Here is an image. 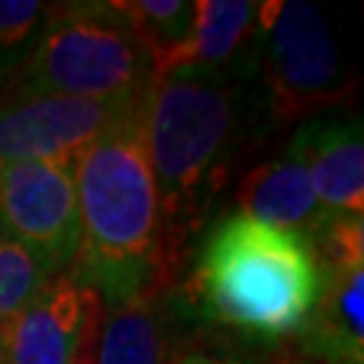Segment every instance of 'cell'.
I'll return each mask as SVG.
<instances>
[{
	"label": "cell",
	"mask_w": 364,
	"mask_h": 364,
	"mask_svg": "<svg viewBox=\"0 0 364 364\" xmlns=\"http://www.w3.org/2000/svg\"><path fill=\"white\" fill-rule=\"evenodd\" d=\"M0 230L30 248L54 275L70 270L78 251L73 162L0 165Z\"/></svg>",
	"instance_id": "cell-8"
},
{
	"label": "cell",
	"mask_w": 364,
	"mask_h": 364,
	"mask_svg": "<svg viewBox=\"0 0 364 364\" xmlns=\"http://www.w3.org/2000/svg\"><path fill=\"white\" fill-rule=\"evenodd\" d=\"M257 364H313V362L294 348V343H278V346L264 348V353H262V359H257Z\"/></svg>",
	"instance_id": "cell-19"
},
{
	"label": "cell",
	"mask_w": 364,
	"mask_h": 364,
	"mask_svg": "<svg viewBox=\"0 0 364 364\" xmlns=\"http://www.w3.org/2000/svg\"><path fill=\"white\" fill-rule=\"evenodd\" d=\"M141 100L95 103L0 87V165L73 162L103 132L130 117Z\"/></svg>",
	"instance_id": "cell-7"
},
{
	"label": "cell",
	"mask_w": 364,
	"mask_h": 364,
	"mask_svg": "<svg viewBox=\"0 0 364 364\" xmlns=\"http://www.w3.org/2000/svg\"><path fill=\"white\" fill-rule=\"evenodd\" d=\"M52 275L30 248L0 230V326L38 297Z\"/></svg>",
	"instance_id": "cell-15"
},
{
	"label": "cell",
	"mask_w": 364,
	"mask_h": 364,
	"mask_svg": "<svg viewBox=\"0 0 364 364\" xmlns=\"http://www.w3.org/2000/svg\"><path fill=\"white\" fill-rule=\"evenodd\" d=\"M262 9L257 0H197L186 65L230 81H257Z\"/></svg>",
	"instance_id": "cell-13"
},
{
	"label": "cell",
	"mask_w": 364,
	"mask_h": 364,
	"mask_svg": "<svg viewBox=\"0 0 364 364\" xmlns=\"http://www.w3.org/2000/svg\"><path fill=\"white\" fill-rule=\"evenodd\" d=\"M105 302L70 270L0 326V364H95Z\"/></svg>",
	"instance_id": "cell-6"
},
{
	"label": "cell",
	"mask_w": 364,
	"mask_h": 364,
	"mask_svg": "<svg viewBox=\"0 0 364 364\" xmlns=\"http://www.w3.org/2000/svg\"><path fill=\"white\" fill-rule=\"evenodd\" d=\"M273 122L257 81H230L197 68L154 73L141 100L149 168L162 213V262L170 284L219 219V203L248 151Z\"/></svg>",
	"instance_id": "cell-1"
},
{
	"label": "cell",
	"mask_w": 364,
	"mask_h": 364,
	"mask_svg": "<svg viewBox=\"0 0 364 364\" xmlns=\"http://www.w3.org/2000/svg\"><path fill=\"white\" fill-rule=\"evenodd\" d=\"M364 267L321 270V289L294 335L313 364H364Z\"/></svg>",
	"instance_id": "cell-12"
},
{
	"label": "cell",
	"mask_w": 364,
	"mask_h": 364,
	"mask_svg": "<svg viewBox=\"0 0 364 364\" xmlns=\"http://www.w3.org/2000/svg\"><path fill=\"white\" fill-rule=\"evenodd\" d=\"M289 149L302 162L329 216H364L362 119L338 111L305 119L291 135Z\"/></svg>",
	"instance_id": "cell-9"
},
{
	"label": "cell",
	"mask_w": 364,
	"mask_h": 364,
	"mask_svg": "<svg viewBox=\"0 0 364 364\" xmlns=\"http://www.w3.org/2000/svg\"><path fill=\"white\" fill-rule=\"evenodd\" d=\"M318 289L302 237L235 210L205 230L178 294L192 316L270 348L297 335Z\"/></svg>",
	"instance_id": "cell-3"
},
{
	"label": "cell",
	"mask_w": 364,
	"mask_h": 364,
	"mask_svg": "<svg viewBox=\"0 0 364 364\" xmlns=\"http://www.w3.org/2000/svg\"><path fill=\"white\" fill-rule=\"evenodd\" d=\"M237 213L270 224L311 243L332 216L321 208L308 173L291 149L243 173L235 189Z\"/></svg>",
	"instance_id": "cell-11"
},
{
	"label": "cell",
	"mask_w": 364,
	"mask_h": 364,
	"mask_svg": "<svg viewBox=\"0 0 364 364\" xmlns=\"http://www.w3.org/2000/svg\"><path fill=\"white\" fill-rule=\"evenodd\" d=\"M57 11L60 3L0 0V84L33 52Z\"/></svg>",
	"instance_id": "cell-16"
},
{
	"label": "cell",
	"mask_w": 364,
	"mask_h": 364,
	"mask_svg": "<svg viewBox=\"0 0 364 364\" xmlns=\"http://www.w3.org/2000/svg\"><path fill=\"white\" fill-rule=\"evenodd\" d=\"M154 65L124 16L108 3H60L33 52L0 87L95 103H135Z\"/></svg>",
	"instance_id": "cell-4"
},
{
	"label": "cell",
	"mask_w": 364,
	"mask_h": 364,
	"mask_svg": "<svg viewBox=\"0 0 364 364\" xmlns=\"http://www.w3.org/2000/svg\"><path fill=\"white\" fill-rule=\"evenodd\" d=\"M178 289L151 291L105 311L95 364H176L192 343Z\"/></svg>",
	"instance_id": "cell-10"
},
{
	"label": "cell",
	"mask_w": 364,
	"mask_h": 364,
	"mask_svg": "<svg viewBox=\"0 0 364 364\" xmlns=\"http://www.w3.org/2000/svg\"><path fill=\"white\" fill-rule=\"evenodd\" d=\"M176 364H257V359L248 356H237L224 348H205V346H189L186 351L176 359Z\"/></svg>",
	"instance_id": "cell-18"
},
{
	"label": "cell",
	"mask_w": 364,
	"mask_h": 364,
	"mask_svg": "<svg viewBox=\"0 0 364 364\" xmlns=\"http://www.w3.org/2000/svg\"><path fill=\"white\" fill-rule=\"evenodd\" d=\"M132 36L146 49L154 73L186 65L195 27V3L189 0H111Z\"/></svg>",
	"instance_id": "cell-14"
},
{
	"label": "cell",
	"mask_w": 364,
	"mask_h": 364,
	"mask_svg": "<svg viewBox=\"0 0 364 364\" xmlns=\"http://www.w3.org/2000/svg\"><path fill=\"white\" fill-rule=\"evenodd\" d=\"M308 246L318 270L364 267V216H332Z\"/></svg>",
	"instance_id": "cell-17"
},
{
	"label": "cell",
	"mask_w": 364,
	"mask_h": 364,
	"mask_svg": "<svg viewBox=\"0 0 364 364\" xmlns=\"http://www.w3.org/2000/svg\"><path fill=\"white\" fill-rule=\"evenodd\" d=\"M348 63L324 11L305 0H267L262 9L257 87L273 122H305L338 111L356 92Z\"/></svg>",
	"instance_id": "cell-5"
},
{
	"label": "cell",
	"mask_w": 364,
	"mask_h": 364,
	"mask_svg": "<svg viewBox=\"0 0 364 364\" xmlns=\"http://www.w3.org/2000/svg\"><path fill=\"white\" fill-rule=\"evenodd\" d=\"M78 251L70 273L100 291L105 311L178 289L162 262V213L149 168L141 105L73 159Z\"/></svg>",
	"instance_id": "cell-2"
}]
</instances>
